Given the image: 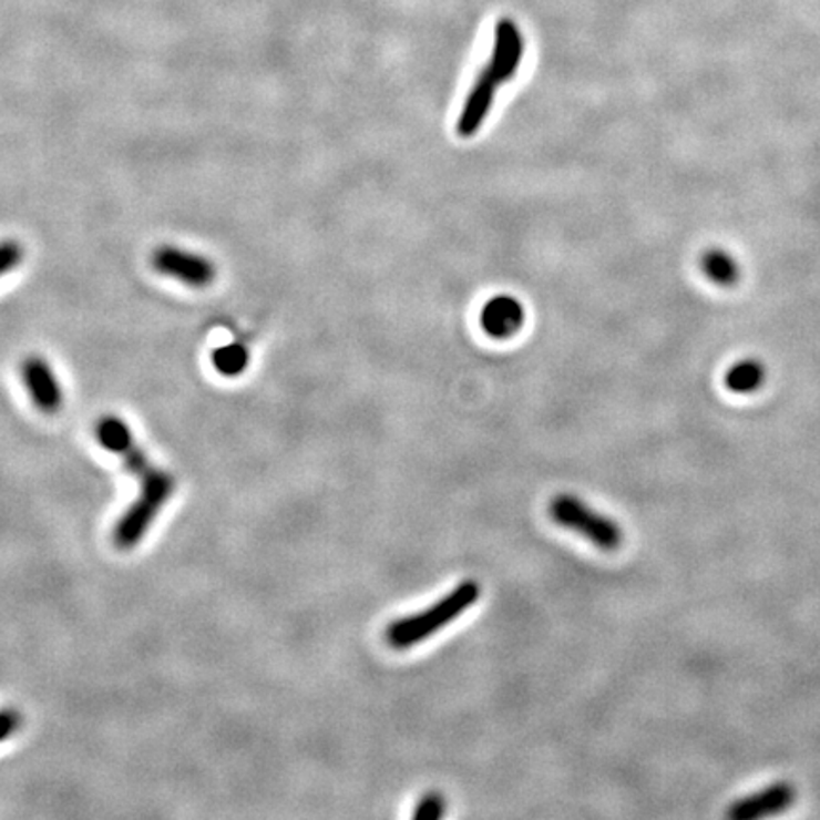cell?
<instances>
[{
    "mask_svg": "<svg viewBox=\"0 0 820 820\" xmlns=\"http://www.w3.org/2000/svg\"><path fill=\"white\" fill-rule=\"evenodd\" d=\"M523 58V40L515 27L503 23L498 29L496 48L490 65L476 79L468 100L463 103L457 130L460 137H473L489 116L498 88L516 73Z\"/></svg>",
    "mask_w": 820,
    "mask_h": 820,
    "instance_id": "obj_1",
    "label": "cell"
},
{
    "mask_svg": "<svg viewBox=\"0 0 820 820\" xmlns=\"http://www.w3.org/2000/svg\"><path fill=\"white\" fill-rule=\"evenodd\" d=\"M479 598H481L479 583L473 580L460 583L449 595L431 604L430 608L390 623V627L386 628V642L393 649L412 648L465 614Z\"/></svg>",
    "mask_w": 820,
    "mask_h": 820,
    "instance_id": "obj_2",
    "label": "cell"
},
{
    "mask_svg": "<svg viewBox=\"0 0 820 820\" xmlns=\"http://www.w3.org/2000/svg\"><path fill=\"white\" fill-rule=\"evenodd\" d=\"M173 490L175 479L172 473L158 468L143 479L140 496L127 508L126 513L120 516L119 523L114 526L113 537L116 547L132 550L145 537L154 519L172 498Z\"/></svg>",
    "mask_w": 820,
    "mask_h": 820,
    "instance_id": "obj_3",
    "label": "cell"
},
{
    "mask_svg": "<svg viewBox=\"0 0 820 820\" xmlns=\"http://www.w3.org/2000/svg\"><path fill=\"white\" fill-rule=\"evenodd\" d=\"M550 513L558 526L576 532L601 551H617L622 547L623 532L619 524L590 508L582 498L556 494L551 500Z\"/></svg>",
    "mask_w": 820,
    "mask_h": 820,
    "instance_id": "obj_4",
    "label": "cell"
},
{
    "mask_svg": "<svg viewBox=\"0 0 820 820\" xmlns=\"http://www.w3.org/2000/svg\"><path fill=\"white\" fill-rule=\"evenodd\" d=\"M153 266L162 276L191 287H207L217 278V266L202 253L175 245H162L153 255Z\"/></svg>",
    "mask_w": 820,
    "mask_h": 820,
    "instance_id": "obj_5",
    "label": "cell"
},
{
    "mask_svg": "<svg viewBox=\"0 0 820 820\" xmlns=\"http://www.w3.org/2000/svg\"><path fill=\"white\" fill-rule=\"evenodd\" d=\"M95 433H98L100 443L106 450H111L114 454H119L120 458H124L127 470L132 471L133 475L145 479L146 475H151L156 470L153 463H151V460L146 458L145 452L133 441L132 430L127 428V423L122 418H101Z\"/></svg>",
    "mask_w": 820,
    "mask_h": 820,
    "instance_id": "obj_6",
    "label": "cell"
},
{
    "mask_svg": "<svg viewBox=\"0 0 820 820\" xmlns=\"http://www.w3.org/2000/svg\"><path fill=\"white\" fill-rule=\"evenodd\" d=\"M21 377L29 398L42 412L55 414L63 407V388L47 359L40 356L27 358L21 365Z\"/></svg>",
    "mask_w": 820,
    "mask_h": 820,
    "instance_id": "obj_7",
    "label": "cell"
},
{
    "mask_svg": "<svg viewBox=\"0 0 820 820\" xmlns=\"http://www.w3.org/2000/svg\"><path fill=\"white\" fill-rule=\"evenodd\" d=\"M796 801V788L790 782H775L756 795L735 801L728 817L734 820H755L787 811Z\"/></svg>",
    "mask_w": 820,
    "mask_h": 820,
    "instance_id": "obj_8",
    "label": "cell"
},
{
    "mask_svg": "<svg viewBox=\"0 0 820 820\" xmlns=\"http://www.w3.org/2000/svg\"><path fill=\"white\" fill-rule=\"evenodd\" d=\"M481 325L492 338L515 337L524 325L523 305L508 295L490 298L481 311Z\"/></svg>",
    "mask_w": 820,
    "mask_h": 820,
    "instance_id": "obj_9",
    "label": "cell"
},
{
    "mask_svg": "<svg viewBox=\"0 0 820 820\" xmlns=\"http://www.w3.org/2000/svg\"><path fill=\"white\" fill-rule=\"evenodd\" d=\"M766 380V369L756 359H742L726 372V386L734 393H752L760 390Z\"/></svg>",
    "mask_w": 820,
    "mask_h": 820,
    "instance_id": "obj_10",
    "label": "cell"
},
{
    "mask_svg": "<svg viewBox=\"0 0 820 820\" xmlns=\"http://www.w3.org/2000/svg\"><path fill=\"white\" fill-rule=\"evenodd\" d=\"M703 271L710 281L721 287H731L739 279V265L729 253L721 249H710L703 255Z\"/></svg>",
    "mask_w": 820,
    "mask_h": 820,
    "instance_id": "obj_11",
    "label": "cell"
},
{
    "mask_svg": "<svg viewBox=\"0 0 820 820\" xmlns=\"http://www.w3.org/2000/svg\"><path fill=\"white\" fill-rule=\"evenodd\" d=\"M212 361L213 367L223 377H238L249 365V350L244 345H238V342L221 346L213 353Z\"/></svg>",
    "mask_w": 820,
    "mask_h": 820,
    "instance_id": "obj_12",
    "label": "cell"
},
{
    "mask_svg": "<svg viewBox=\"0 0 820 820\" xmlns=\"http://www.w3.org/2000/svg\"><path fill=\"white\" fill-rule=\"evenodd\" d=\"M444 813H447V800H444V796L430 792V795L423 796L422 800L418 801L417 808L412 811V819L437 820L444 817Z\"/></svg>",
    "mask_w": 820,
    "mask_h": 820,
    "instance_id": "obj_13",
    "label": "cell"
},
{
    "mask_svg": "<svg viewBox=\"0 0 820 820\" xmlns=\"http://www.w3.org/2000/svg\"><path fill=\"white\" fill-rule=\"evenodd\" d=\"M23 247L16 239H2L0 242V278L16 270L23 263Z\"/></svg>",
    "mask_w": 820,
    "mask_h": 820,
    "instance_id": "obj_14",
    "label": "cell"
},
{
    "mask_svg": "<svg viewBox=\"0 0 820 820\" xmlns=\"http://www.w3.org/2000/svg\"><path fill=\"white\" fill-rule=\"evenodd\" d=\"M21 726V715L12 708L0 710V742L7 741Z\"/></svg>",
    "mask_w": 820,
    "mask_h": 820,
    "instance_id": "obj_15",
    "label": "cell"
}]
</instances>
